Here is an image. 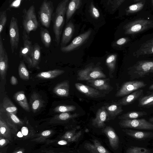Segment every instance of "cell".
I'll use <instances>...</instances> for the list:
<instances>
[{"label":"cell","mask_w":153,"mask_h":153,"mask_svg":"<svg viewBox=\"0 0 153 153\" xmlns=\"http://www.w3.org/2000/svg\"><path fill=\"white\" fill-rule=\"evenodd\" d=\"M69 1V0H64L60 2L52 16L53 30L55 35V40L57 45L60 42L65 22V16Z\"/></svg>","instance_id":"cell-1"},{"label":"cell","mask_w":153,"mask_h":153,"mask_svg":"<svg viewBox=\"0 0 153 153\" xmlns=\"http://www.w3.org/2000/svg\"><path fill=\"white\" fill-rule=\"evenodd\" d=\"M22 13L23 33L29 36L30 32L36 30L39 26L34 5H31L27 10L24 9Z\"/></svg>","instance_id":"cell-2"},{"label":"cell","mask_w":153,"mask_h":153,"mask_svg":"<svg viewBox=\"0 0 153 153\" xmlns=\"http://www.w3.org/2000/svg\"><path fill=\"white\" fill-rule=\"evenodd\" d=\"M53 10V4L51 1H43L38 12L39 21L42 26L46 28L49 27Z\"/></svg>","instance_id":"cell-3"},{"label":"cell","mask_w":153,"mask_h":153,"mask_svg":"<svg viewBox=\"0 0 153 153\" xmlns=\"http://www.w3.org/2000/svg\"><path fill=\"white\" fill-rule=\"evenodd\" d=\"M152 21L145 19H139L128 22L124 26L126 34H135L152 27Z\"/></svg>","instance_id":"cell-4"},{"label":"cell","mask_w":153,"mask_h":153,"mask_svg":"<svg viewBox=\"0 0 153 153\" xmlns=\"http://www.w3.org/2000/svg\"><path fill=\"white\" fill-rule=\"evenodd\" d=\"M131 74L133 79L144 77L153 72V61H138L131 68Z\"/></svg>","instance_id":"cell-5"},{"label":"cell","mask_w":153,"mask_h":153,"mask_svg":"<svg viewBox=\"0 0 153 153\" xmlns=\"http://www.w3.org/2000/svg\"><path fill=\"white\" fill-rule=\"evenodd\" d=\"M121 127L146 130H153V123L144 119L122 120L119 122Z\"/></svg>","instance_id":"cell-6"},{"label":"cell","mask_w":153,"mask_h":153,"mask_svg":"<svg viewBox=\"0 0 153 153\" xmlns=\"http://www.w3.org/2000/svg\"><path fill=\"white\" fill-rule=\"evenodd\" d=\"M23 45L20 48L19 51V56L22 58L24 61L26 62L29 68H31L32 56L33 50V45L29 36L22 33Z\"/></svg>","instance_id":"cell-7"},{"label":"cell","mask_w":153,"mask_h":153,"mask_svg":"<svg viewBox=\"0 0 153 153\" xmlns=\"http://www.w3.org/2000/svg\"><path fill=\"white\" fill-rule=\"evenodd\" d=\"M105 77V75L99 68H93L92 66L80 70L77 73V79L79 80L88 81Z\"/></svg>","instance_id":"cell-8"},{"label":"cell","mask_w":153,"mask_h":153,"mask_svg":"<svg viewBox=\"0 0 153 153\" xmlns=\"http://www.w3.org/2000/svg\"><path fill=\"white\" fill-rule=\"evenodd\" d=\"M9 34L11 52L13 53L18 48L19 40L18 21L17 19L14 16H12L10 20L9 27Z\"/></svg>","instance_id":"cell-9"},{"label":"cell","mask_w":153,"mask_h":153,"mask_svg":"<svg viewBox=\"0 0 153 153\" xmlns=\"http://www.w3.org/2000/svg\"><path fill=\"white\" fill-rule=\"evenodd\" d=\"M146 84L140 80H133L124 83L117 91L116 96L121 97L126 96L132 92L145 87Z\"/></svg>","instance_id":"cell-10"},{"label":"cell","mask_w":153,"mask_h":153,"mask_svg":"<svg viewBox=\"0 0 153 153\" xmlns=\"http://www.w3.org/2000/svg\"><path fill=\"white\" fill-rule=\"evenodd\" d=\"M91 32V30L89 29L76 37L69 45L61 47V51L63 52L68 53L77 48L88 39Z\"/></svg>","instance_id":"cell-11"},{"label":"cell","mask_w":153,"mask_h":153,"mask_svg":"<svg viewBox=\"0 0 153 153\" xmlns=\"http://www.w3.org/2000/svg\"><path fill=\"white\" fill-rule=\"evenodd\" d=\"M8 67V59L7 53L4 48L1 36H0V74L4 79Z\"/></svg>","instance_id":"cell-12"},{"label":"cell","mask_w":153,"mask_h":153,"mask_svg":"<svg viewBox=\"0 0 153 153\" xmlns=\"http://www.w3.org/2000/svg\"><path fill=\"white\" fill-rule=\"evenodd\" d=\"M108 116V113L105 107H101L97 111L95 117L92 120V125L96 128L104 127Z\"/></svg>","instance_id":"cell-13"},{"label":"cell","mask_w":153,"mask_h":153,"mask_svg":"<svg viewBox=\"0 0 153 153\" xmlns=\"http://www.w3.org/2000/svg\"><path fill=\"white\" fill-rule=\"evenodd\" d=\"M103 132L108 138L110 145L114 149H117L119 144V139L114 129L111 127L106 126L103 130Z\"/></svg>","instance_id":"cell-14"},{"label":"cell","mask_w":153,"mask_h":153,"mask_svg":"<svg viewBox=\"0 0 153 153\" xmlns=\"http://www.w3.org/2000/svg\"><path fill=\"white\" fill-rule=\"evenodd\" d=\"M75 86L78 91L89 97L97 98L101 96L100 91L88 86L80 83H76Z\"/></svg>","instance_id":"cell-15"},{"label":"cell","mask_w":153,"mask_h":153,"mask_svg":"<svg viewBox=\"0 0 153 153\" xmlns=\"http://www.w3.org/2000/svg\"><path fill=\"white\" fill-rule=\"evenodd\" d=\"M74 31V26L71 21L66 25L62 33L61 43V47L66 46L70 41Z\"/></svg>","instance_id":"cell-16"},{"label":"cell","mask_w":153,"mask_h":153,"mask_svg":"<svg viewBox=\"0 0 153 153\" xmlns=\"http://www.w3.org/2000/svg\"><path fill=\"white\" fill-rule=\"evenodd\" d=\"M143 93V90L141 89L134 91L119 100L118 104L121 106L131 104L142 97Z\"/></svg>","instance_id":"cell-17"},{"label":"cell","mask_w":153,"mask_h":153,"mask_svg":"<svg viewBox=\"0 0 153 153\" xmlns=\"http://www.w3.org/2000/svg\"><path fill=\"white\" fill-rule=\"evenodd\" d=\"M93 143H86L84 148L90 153H111L105 148L97 140H93Z\"/></svg>","instance_id":"cell-18"},{"label":"cell","mask_w":153,"mask_h":153,"mask_svg":"<svg viewBox=\"0 0 153 153\" xmlns=\"http://www.w3.org/2000/svg\"><path fill=\"white\" fill-rule=\"evenodd\" d=\"M128 135L136 139L143 140L153 137V133L126 129L123 130Z\"/></svg>","instance_id":"cell-19"},{"label":"cell","mask_w":153,"mask_h":153,"mask_svg":"<svg viewBox=\"0 0 153 153\" xmlns=\"http://www.w3.org/2000/svg\"><path fill=\"white\" fill-rule=\"evenodd\" d=\"M69 84L68 81H64L57 84L53 89V92L61 97H68L69 94Z\"/></svg>","instance_id":"cell-20"},{"label":"cell","mask_w":153,"mask_h":153,"mask_svg":"<svg viewBox=\"0 0 153 153\" xmlns=\"http://www.w3.org/2000/svg\"><path fill=\"white\" fill-rule=\"evenodd\" d=\"M30 103L33 112L35 113L43 106L44 101L39 94L33 92L30 96Z\"/></svg>","instance_id":"cell-21"},{"label":"cell","mask_w":153,"mask_h":153,"mask_svg":"<svg viewBox=\"0 0 153 153\" xmlns=\"http://www.w3.org/2000/svg\"><path fill=\"white\" fill-rule=\"evenodd\" d=\"M82 3L81 0H71L69 2L66 12V23L68 22L76 10L80 7Z\"/></svg>","instance_id":"cell-22"},{"label":"cell","mask_w":153,"mask_h":153,"mask_svg":"<svg viewBox=\"0 0 153 153\" xmlns=\"http://www.w3.org/2000/svg\"><path fill=\"white\" fill-rule=\"evenodd\" d=\"M13 98L16 102L24 110L27 112L30 111L29 105L23 91H21L16 92L13 95Z\"/></svg>","instance_id":"cell-23"},{"label":"cell","mask_w":153,"mask_h":153,"mask_svg":"<svg viewBox=\"0 0 153 153\" xmlns=\"http://www.w3.org/2000/svg\"><path fill=\"white\" fill-rule=\"evenodd\" d=\"M153 54V39L142 44L139 49L135 52L137 56Z\"/></svg>","instance_id":"cell-24"},{"label":"cell","mask_w":153,"mask_h":153,"mask_svg":"<svg viewBox=\"0 0 153 153\" xmlns=\"http://www.w3.org/2000/svg\"><path fill=\"white\" fill-rule=\"evenodd\" d=\"M87 82L90 85L99 90H108L110 88V85L106 79H92L88 81Z\"/></svg>","instance_id":"cell-25"},{"label":"cell","mask_w":153,"mask_h":153,"mask_svg":"<svg viewBox=\"0 0 153 153\" xmlns=\"http://www.w3.org/2000/svg\"><path fill=\"white\" fill-rule=\"evenodd\" d=\"M41 59V49L39 45L37 43L33 45L31 68L39 69V64Z\"/></svg>","instance_id":"cell-26"},{"label":"cell","mask_w":153,"mask_h":153,"mask_svg":"<svg viewBox=\"0 0 153 153\" xmlns=\"http://www.w3.org/2000/svg\"><path fill=\"white\" fill-rule=\"evenodd\" d=\"M64 72L65 71L63 70L55 69L40 72L36 75V76L41 79H51L56 78L63 74Z\"/></svg>","instance_id":"cell-27"},{"label":"cell","mask_w":153,"mask_h":153,"mask_svg":"<svg viewBox=\"0 0 153 153\" xmlns=\"http://www.w3.org/2000/svg\"><path fill=\"white\" fill-rule=\"evenodd\" d=\"M7 117V123L16 131H17V125L22 126L23 125V122L20 119L16 114L6 112Z\"/></svg>","instance_id":"cell-28"},{"label":"cell","mask_w":153,"mask_h":153,"mask_svg":"<svg viewBox=\"0 0 153 153\" xmlns=\"http://www.w3.org/2000/svg\"><path fill=\"white\" fill-rule=\"evenodd\" d=\"M40 34L41 41L44 46L46 48L49 47L51 44V39L49 31L47 29L41 27Z\"/></svg>","instance_id":"cell-29"},{"label":"cell","mask_w":153,"mask_h":153,"mask_svg":"<svg viewBox=\"0 0 153 153\" xmlns=\"http://www.w3.org/2000/svg\"><path fill=\"white\" fill-rule=\"evenodd\" d=\"M147 114V113L145 111H132L123 114L119 118L121 120L135 119Z\"/></svg>","instance_id":"cell-30"},{"label":"cell","mask_w":153,"mask_h":153,"mask_svg":"<svg viewBox=\"0 0 153 153\" xmlns=\"http://www.w3.org/2000/svg\"><path fill=\"white\" fill-rule=\"evenodd\" d=\"M0 137L11 140V134L10 128L7 123L2 119H0Z\"/></svg>","instance_id":"cell-31"},{"label":"cell","mask_w":153,"mask_h":153,"mask_svg":"<svg viewBox=\"0 0 153 153\" xmlns=\"http://www.w3.org/2000/svg\"><path fill=\"white\" fill-rule=\"evenodd\" d=\"M82 134L81 131L76 132L74 129L66 132L62 137V139L66 140L68 142H73L77 141Z\"/></svg>","instance_id":"cell-32"},{"label":"cell","mask_w":153,"mask_h":153,"mask_svg":"<svg viewBox=\"0 0 153 153\" xmlns=\"http://www.w3.org/2000/svg\"><path fill=\"white\" fill-rule=\"evenodd\" d=\"M3 106L6 112L16 114L18 108L13 102L8 98L5 97L3 101Z\"/></svg>","instance_id":"cell-33"},{"label":"cell","mask_w":153,"mask_h":153,"mask_svg":"<svg viewBox=\"0 0 153 153\" xmlns=\"http://www.w3.org/2000/svg\"><path fill=\"white\" fill-rule=\"evenodd\" d=\"M108 114L111 117L116 116L123 111L121 105L118 104H113L105 107Z\"/></svg>","instance_id":"cell-34"},{"label":"cell","mask_w":153,"mask_h":153,"mask_svg":"<svg viewBox=\"0 0 153 153\" xmlns=\"http://www.w3.org/2000/svg\"><path fill=\"white\" fill-rule=\"evenodd\" d=\"M138 106L140 107H150L153 102V93L150 95L142 97L139 99Z\"/></svg>","instance_id":"cell-35"},{"label":"cell","mask_w":153,"mask_h":153,"mask_svg":"<svg viewBox=\"0 0 153 153\" xmlns=\"http://www.w3.org/2000/svg\"><path fill=\"white\" fill-rule=\"evenodd\" d=\"M146 1L141 0L140 1L129 6L126 10V14L133 13L141 10L143 7Z\"/></svg>","instance_id":"cell-36"},{"label":"cell","mask_w":153,"mask_h":153,"mask_svg":"<svg viewBox=\"0 0 153 153\" xmlns=\"http://www.w3.org/2000/svg\"><path fill=\"white\" fill-rule=\"evenodd\" d=\"M18 73L20 78L24 80L29 79V73L27 67L22 61H21L18 67Z\"/></svg>","instance_id":"cell-37"},{"label":"cell","mask_w":153,"mask_h":153,"mask_svg":"<svg viewBox=\"0 0 153 153\" xmlns=\"http://www.w3.org/2000/svg\"><path fill=\"white\" fill-rule=\"evenodd\" d=\"M117 55L111 54L108 55L106 60V63L110 71L113 72L115 68Z\"/></svg>","instance_id":"cell-38"},{"label":"cell","mask_w":153,"mask_h":153,"mask_svg":"<svg viewBox=\"0 0 153 153\" xmlns=\"http://www.w3.org/2000/svg\"><path fill=\"white\" fill-rule=\"evenodd\" d=\"M76 109V107L73 105H59L53 109L54 112L58 113L67 112L74 111Z\"/></svg>","instance_id":"cell-39"},{"label":"cell","mask_w":153,"mask_h":153,"mask_svg":"<svg viewBox=\"0 0 153 153\" xmlns=\"http://www.w3.org/2000/svg\"><path fill=\"white\" fill-rule=\"evenodd\" d=\"M126 153H152L145 148L137 146H131L127 149Z\"/></svg>","instance_id":"cell-40"},{"label":"cell","mask_w":153,"mask_h":153,"mask_svg":"<svg viewBox=\"0 0 153 153\" xmlns=\"http://www.w3.org/2000/svg\"><path fill=\"white\" fill-rule=\"evenodd\" d=\"M78 115L77 113L71 114L68 112H64L57 115L56 118L58 120L65 121L76 117Z\"/></svg>","instance_id":"cell-41"},{"label":"cell","mask_w":153,"mask_h":153,"mask_svg":"<svg viewBox=\"0 0 153 153\" xmlns=\"http://www.w3.org/2000/svg\"><path fill=\"white\" fill-rule=\"evenodd\" d=\"M7 20V15L6 10L0 12V35L6 24Z\"/></svg>","instance_id":"cell-42"},{"label":"cell","mask_w":153,"mask_h":153,"mask_svg":"<svg viewBox=\"0 0 153 153\" xmlns=\"http://www.w3.org/2000/svg\"><path fill=\"white\" fill-rule=\"evenodd\" d=\"M125 1L124 0H109L107 4L111 5L113 11L116 10Z\"/></svg>","instance_id":"cell-43"},{"label":"cell","mask_w":153,"mask_h":153,"mask_svg":"<svg viewBox=\"0 0 153 153\" xmlns=\"http://www.w3.org/2000/svg\"><path fill=\"white\" fill-rule=\"evenodd\" d=\"M90 12L91 16L95 19H98L100 16L99 11L94 6L93 2H91L90 4Z\"/></svg>","instance_id":"cell-44"},{"label":"cell","mask_w":153,"mask_h":153,"mask_svg":"<svg viewBox=\"0 0 153 153\" xmlns=\"http://www.w3.org/2000/svg\"><path fill=\"white\" fill-rule=\"evenodd\" d=\"M52 131L51 130H46L43 131L39 135V137L35 139L34 140L39 141H41L42 140L43 138H47L52 134Z\"/></svg>","instance_id":"cell-45"},{"label":"cell","mask_w":153,"mask_h":153,"mask_svg":"<svg viewBox=\"0 0 153 153\" xmlns=\"http://www.w3.org/2000/svg\"><path fill=\"white\" fill-rule=\"evenodd\" d=\"M128 40V38L126 37L121 38L116 41V44L118 45H122L126 43Z\"/></svg>","instance_id":"cell-46"},{"label":"cell","mask_w":153,"mask_h":153,"mask_svg":"<svg viewBox=\"0 0 153 153\" xmlns=\"http://www.w3.org/2000/svg\"><path fill=\"white\" fill-rule=\"evenodd\" d=\"M10 142L9 140L0 137V147H2L7 145Z\"/></svg>","instance_id":"cell-47"},{"label":"cell","mask_w":153,"mask_h":153,"mask_svg":"<svg viewBox=\"0 0 153 153\" xmlns=\"http://www.w3.org/2000/svg\"><path fill=\"white\" fill-rule=\"evenodd\" d=\"M21 131L24 137L29 136V130L28 128L26 126H23L21 130Z\"/></svg>","instance_id":"cell-48"},{"label":"cell","mask_w":153,"mask_h":153,"mask_svg":"<svg viewBox=\"0 0 153 153\" xmlns=\"http://www.w3.org/2000/svg\"><path fill=\"white\" fill-rule=\"evenodd\" d=\"M10 82L11 84L13 85H16L18 83L17 78L14 76H12L10 79Z\"/></svg>","instance_id":"cell-49"},{"label":"cell","mask_w":153,"mask_h":153,"mask_svg":"<svg viewBox=\"0 0 153 153\" xmlns=\"http://www.w3.org/2000/svg\"><path fill=\"white\" fill-rule=\"evenodd\" d=\"M68 141L65 140H62L59 141L57 144L60 145H65L68 143Z\"/></svg>","instance_id":"cell-50"},{"label":"cell","mask_w":153,"mask_h":153,"mask_svg":"<svg viewBox=\"0 0 153 153\" xmlns=\"http://www.w3.org/2000/svg\"><path fill=\"white\" fill-rule=\"evenodd\" d=\"M24 149H21L15 151L13 153H24Z\"/></svg>","instance_id":"cell-51"},{"label":"cell","mask_w":153,"mask_h":153,"mask_svg":"<svg viewBox=\"0 0 153 153\" xmlns=\"http://www.w3.org/2000/svg\"><path fill=\"white\" fill-rule=\"evenodd\" d=\"M17 136L18 137L20 138H23L24 137L21 131H19L17 133Z\"/></svg>","instance_id":"cell-52"},{"label":"cell","mask_w":153,"mask_h":153,"mask_svg":"<svg viewBox=\"0 0 153 153\" xmlns=\"http://www.w3.org/2000/svg\"><path fill=\"white\" fill-rule=\"evenodd\" d=\"M149 89L151 90H153V84L151 85L149 87Z\"/></svg>","instance_id":"cell-53"},{"label":"cell","mask_w":153,"mask_h":153,"mask_svg":"<svg viewBox=\"0 0 153 153\" xmlns=\"http://www.w3.org/2000/svg\"><path fill=\"white\" fill-rule=\"evenodd\" d=\"M149 122L152 123H153V117L150 118L149 119Z\"/></svg>","instance_id":"cell-54"},{"label":"cell","mask_w":153,"mask_h":153,"mask_svg":"<svg viewBox=\"0 0 153 153\" xmlns=\"http://www.w3.org/2000/svg\"><path fill=\"white\" fill-rule=\"evenodd\" d=\"M45 153H54L53 152H51L50 151H48Z\"/></svg>","instance_id":"cell-55"},{"label":"cell","mask_w":153,"mask_h":153,"mask_svg":"<svg viewBox=\"0 0 153 153\" xmlns=\"http://www.w3.org/2000/svg\"><path fill=\"white\" fill-rule=\"evenodd\" d=\"M153 106V102H152V104H151V106H150V107H151V106Z\"/></svg>","instance_id":"cell-56"},{"label":"cell","mask_w":153,"mask_h":153,"mask_svg":"<svg viewBox=\"0 0 153 153\" xmlns=\"http://www.w3.org/2000/svg\"><path fill=\"white\" fill-rule=\"evenodd\" d=\"M152 3L153 5V0L152 1Z\"/></svg>","instance_id":"cell-57"},{"label":"cell","mask_w":153,"mask_h":153,"mask_svg":"<svg viewBox=\"0 0 153 153\" xmlns=\"http://www.w3.org/2000/svg\"><path fill=\"white\" fill-rule=\"evenodd\" d=\"M0 153H1V152Z\"/></svg>","instance_id":"cell-58"}]
</instances>
